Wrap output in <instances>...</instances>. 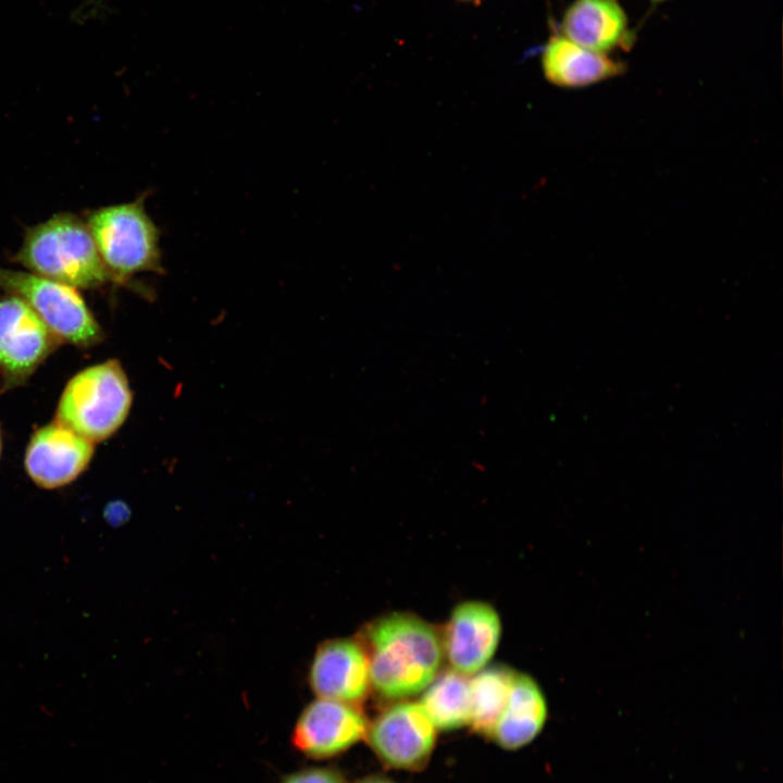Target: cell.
<instances>
[{"mask_svg": "<svg viewBox=\"0 0 783 783\" xmlns=\"http://www.w3.org/2000/svg\"><path fill=\"white\" fill-rule=\"evenodd\" d=\"M547 719V704L538 684L515 672L508 701L489 737L507 749L520 748L534 739Z\"/></svg>", "mask_w": 783, "mask_h": 783, "instance_id": "obj_14", "label": "cell"}, {"mask_svg": "<svg viewBox=\"0 0 783 783\" xmlns=\"http://www.w3.org/2000/svg\"><path fill=\"white\" fill-rule=\"evenodd\" d=\"M0 288L24 300L59 343L88 348L103 339L99 323L75 287L0 268Z\"/></svg>", "mask_w": 783, "mask_h": 783, "instance_id": "obj_5", "label": "cell"}, {"mask_svg": "<svg viewBox=\"0 0 783 783\" xmlns=\"http://www.w3.org/2000/svg\"><path fill=\"white\" fill-rule=\"evenodd\" d=\"M562 36L608 54L630 38L627 15L618 0H574L561 22Z\"/></svg>", "mask_w": 783, "mask_h": 783, "instance_id": "obj_12", "label": "cell"}, {"mask_svg": "<svg viewBox=\"0 0 783 783\" xmlns=\"http://www.w3.org/2000/svg\"><path fill=\"white\" fill-rule=\"evenodd\" d=\"M87 226L111 282L126 284L142 273H163L160 232L144 197L92 210Z\"/></svg>", "mask_w": 783, "mask_h": 783, "instance_id": "obj_3", "label": "cell"}, {"mask_svg": "<svg viewBox=\"0 0 783 783\" xmlns=\"http://www.w3.org/2000/svg\"><path fill=\"white\" fill-rule=\"evenodd\" d=\"M1 447H2V439H1V432H0V453H1Z\"/></svg>", "mask_w": 783, "mask_h": 783, "instance_id": "obj_19", "label": "cell"}, {"mask_svg": "<svg viewBox=\"0 0 783 783\" xmlns=\"http://www.w3.org/2000/svg\"><path fill=\"white\" fill-rule=\"evenodd\" d=\"M132 402L127 375L117 360L110 359L82 370L67 382L55 421L95 444L117 432Z\"/></svg>", "mask_w": 783, "mask_h": 783, "instance_id": "obj_4", "label": "cell"}, {"mask_svg": "<svg viewBox=\"0 0 783 783\" xmlns=\"http://www.w3.org/2000/svg\"><path fill=\"white\" fill-rule=\"evenodd\" d=\"M60 343L20 297L0 295L2 389L24 384Z\"/></svg>", "mask_w": 783, "mask_h": 783, "instance_id": "obj_6", "label": "cell"}, {"mask_svg": "<svg viewBox=\"0 0 783 783\" xmlns=\"http://www.w3.org/2000/svg\"><path fill=\"white\" fill-rule=\"evenodd\" d=\"M650 1H652V2H662V1H666V0H650Z\"/></svg>", "mask_w": 783, "mask_h": 783, "instance_id": "obj_20", "label": "cell"}, {"mask_svg": "<svg viewBox=\"0 0 783 783\" xmlns=\"http://www.w3.org/2000/svg\"><path fill=\"white\" fill-rule=\"evenodd\" d=\"M283 783H344L341 778L330 769H307L287 776Z\"/></svg>", "mask_w": 783, "mask_h": 783, "instance_id": "obj_17", "label": "cell"}, {"mask_svg": "<svg viewBox=\"0 0 783 783\" xmlns=\"http://www.w3.org/2000/svg\"><path fill=\"white\" fill-rule=\"evenodd\" d=\"M94 443L54 421L38 428L25 452V470L39 487L54 489L75 481L88 467Z\"/></svg>", "mask_w": 783, "mask_h": 783, "instance_id": "obj_8", "label": "cell"}, {"mask_svg": "<svg viewBox=\"0 0 783 783\" xmlns=\"http://www.w3.org/2000/svg\"><path fill=\"white\" fill-rule=\"evenodd\" d=\"M545 77L563 88H582L621 75L625 65L605 53L583 48L562 35L549 39L542 54Z\"/></svg>", "mask_w": 783, "mask_h": 783, "instance_id": "obj_13", "label": "cell"}, {"mask_svg": "<svg viewBox=\"0 0 783 783\" xmlns=\"http://www.w3.org/2000/svg\"><path fill=\"white\" fill-rule=\"evenodd\" d=\"M515 671L493 666L476 672L470 680V724L481 734L490 736L511 691Z\"/></svg>", "mask_w": 783, "mask_h": 783, "instance_id": "obj_16", "label": "cell"}, {"mask_svg": "<svg viewBox=\"0 0 783 783\" xmlns=\"http://www.w3.org/2000/svg\"><path fill=\"white\" fill-rule=\"evenodd\" d=\"M498 613L488 604L465 601L450 617L444 636V650L452 669L464 675L484 669L500 637Z\"/></svg>", "mask_w": 783, "mask_h": 783, "instance_id": "obj_10", "label": "cell"}, {"mask_svg": "<svg viewBox=\"0 0 783 783\" xmlns=\"http://www.w3.org/2000/svg\"><path fill=\"white\" fill-rule=\"evenodd\" d=\"M368 728L365 717L355 704L319 698L298 718L293 742L310 757L326 758L356 744Z\"/></svg>", "mask_w": 783, "mask_h": 783, "instance_id": "obj_9", "label": "cell"}, {"mask_svg": "<svg viewBox=\"0 0 783 783\" xmlns=\"http://www.w3.org/2000/svg\"><path fill=\"white\" fill-rule=\"evenodd\" d=\"M420 705L437 729L447 731L470 724V680L453 669L445 671L427 686Z\"/></svg>", "mask_w": 783, "mask_h": 783, "instance_id": "obj_15", "label": "cell"}, {"mask_svg": "<svg viewBox=\"0 0 783 783\" xmlns=\"http://www.w3.org/2000/svg\"><path fill=\"white\" fill-rule=\"evenodd\" d=\"M366 735L375 754L388 766L415 770L428 760L436 728L420 704H397L380 714Z\"/></svg>", "mask_w": 783, "mask_h": 783, "instance_id": "obj_7", "label": "cell"}, {"mask_svg": "<svg viewBox=\"0 0 783 783\" xmlns=\"http://www.w3.org/2000/svg\"><path fill=\"white\" fill-rule=\"evenodd\" d=\"M359 783H394V782L386 780V779H382V778H368Z\"/></svg>", "mask_w": 783, "mask_h": 783, "instance_id": "obj_18", "label": "cell"}, {"mask_svg": "<svg viewBox=\"0 0 783 783\" xmlns=\"http://www.w3.org/2000/svg\"><path fill=\"white\" fill-rule=\"evenodd\" d=\"M309 681L320 698L355 704L364 698L371 684L368 656L351 639L323 643L313 657Z\"/></svg>", "mask_w": 783, "mask_h": 783, "instance_id": "obj_11", "label": "cell"}, {"mask_svg": "<svg viewBox=\"0 0 783 783\" xmlns=\"http://www.w3.org/2000/svg\"><path fill=\"white\" fill-rule=\"evenodd\" d=\"M370 683L383 696L403 698L437 675L443 643L435 629L409 613H391L368 629Z\"/></svg>", "mask_w": 783, "mask_h": 783, "instance_id": "obj_1", "label": "cell"}, {"mask_svg": "<svg viewBox=\"0 0 783 783\" xmlns=\"http://www.w3.org/2000/svg\"><path fill=\"white\" fill-rule=\"evenodd\" d=\"M13 259L30 273L75 288L110 281L86 221L70 212L28 227Z\"/></svg>", "mask_w": 783, "mask_h": 783, "instance_id": "obj_2", "label": "cell"}]
</instances>
